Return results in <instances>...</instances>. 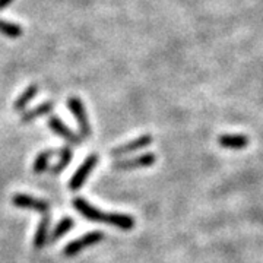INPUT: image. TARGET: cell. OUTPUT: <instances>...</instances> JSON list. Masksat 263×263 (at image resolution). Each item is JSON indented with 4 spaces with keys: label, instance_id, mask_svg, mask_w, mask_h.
<instances>
[{
    "label": "cell",
    "instance_id": "1",
    "mask_svg": "<svg viewBox=\"0 0 263 263\" xmlns=\"http://www.w3.org/2000/svg\"><path fill=\"white\" fill-rule=\"evenodd\" d=\"M73 206L85 218H88L91 221H95V222H103V224L117 227V228H122V230H132L135 227V219L130 215H124V214H104L100 209L89 205L82 197L73 199Z\"/></svg>",
    "mask_w": 263,
    "mask_h": 263
},
{
    "label": "cell",
    "instance_id": "2",
    "mask_svg": "<svg viewBox=\"0 0 263 263\" xmlns=\"http://www.w3.org/2000/svg\"><path fill=\"white\" fill-rule=\"evenodd\" d=\"M67 105H69V110L75 116L76 122L79 124L81 135L84 138L91 136V126H89V120H88V116H86V111H85V107L82 101L78 97H70L67 100Z\"/></svg>",
    "mask_w": 263,
    "mask_h": 263
},
{
    "label": "cell",
    "instance_id": "3",
    "mask_svg": "<svg viewBox=\"0 0 263 263\" xmlns=\"http://www.w3.org/2000/svg\"><path fill=\"white\" fill-rule=\"evenodd\" d=\"M103 238H104V234L101 233V231H92V233H88V234L82 235L81 238L70 241V243L65 247L63 254H65V256H73V254L82 252V250L86 249V247H89V246H92L95 245V243H98V241H101Z\"/></svg>",
    "mask_w": 263,
    "mask_h": 263
},
{
    "label": "cell",
    "instance_id": "4",
    "mask_svg": "<svg viewBox=\"0 0 263 263\" xmlns=\"http://www.w3.org/2000/svg\"><path fill=\"white\" fill-rule=\"evenodd\" d=\"M97 162H98V155H95V154L89 155V157L84 161V164H82L79 168L76 170V173L73 174V177H72L70 181H69V187H70V190L76 192V190H79V189L82 187L84 181L86 180V177L89 176V173L94 170Z\"/></svg>",
    "mask_w": 263,
    "mask_h": 263
},
{
    "label": "cell",
    "instance_id": "5",
    "mask_svg": "<svg viewBox=\"0 0 263 263\" xmlns=\"http://www.w3.org/2000/svg\"><path fill=\"white\" fill-rule=\"evenodd\" d=\"M157 161V157L154 154H143L136 158L124 161H117L114 164V168L117 170H135V168H145V167H151L154 165Z\"/></svg>",
    "mask_w": 263,
    "mask_h": 263
},
{
    "label": "cell",
    "instance_id": "6",
    "mask_svg": "<svg viewBox=\"0 0 263 263\" xmlns=\"http://www.w3.org/2000/svg\"><path fill=\"white\" fill-rule=\"evenodd\" d=\"M152 143V136L151 135H143V136H139L136 139H133L129 143H124L122 146H117L114 148L110 154L113 157H119V155H124V154H130V152H135V151H139L142 148H146Z\"/></svg>",
    "mask_w": 263,
    "mask_h": 263
},
{
    "label": "cell",
    "instance_id": "7",
    "mask_svg": "<svg viewBox=\"0 0 263 263\" xmlns=\"http://www.w3.org/2000/svg\"><path fill=\"white\" fill-rule=\"evenodd\" d=\"M12 203L15 206L19 208H28V209H34L37 212H47L48 203L41 200V199H35V197L28 196V195H15L12 199Z\"/></svg>",
    "mask_w": 263,
    "mask_h": 263
},
{
    "label": "cell",
    "instance_id": "8",
    "mask_svg": "<svg viewBox=\"0 0 263 263\" xmlns=\"http://www.w3.org/2000/svg\"><path fill=\"white\" fill-rule=\"evenodd\" d=\"M48 126H50V129L57 133V135H60L62 138H65L66 141H69L70 143H76V145H79L81 143V139L76 136L73 132L70 130L67 126H66L65 123L62 122L57 116H51V117H48Z\"/></svg>",
    "mask_w": 263,
    "mask_h": 263
},
{
    "label": "cell",
    "instance_id": "9",
    "mask_svg": "<svg viewBox=\"0 0 263 263\" xmlns=\"http://www.w3.org/2000/svg\"><path fill=\"white\" fill-rule=\"evenodd\" d=\"M219 145L228 149H243L249 145V138L245 135H222L219 138Z\"/></svg>",
    "mask_w": 263,
    "mask_h": 263
},
{
    "label": "cell",
    "instance_id": "10",
    "mask_svg": "<svg viewBox=\"0 0 263 263\" xmlns=\"http://www.w3.org/2000/svg\"><path fill=\"white\" fill-rule=\"evenodd\" d=\"M54 108V101H44V103H41L37 107H34V108H31L28 111H25L24 116L21 117V122L22 123H29V122H34L35 119L38 117H41V116H44V114H48L51 110Z\"/></svg>",
    "mask_w": 263,
    "mask_h": 263
},
{
    "label": "cell",
    "instance_id": "11",
    "mask_svg": "<svg viewBox=\"0 0 263 263\" xmlns=\"http://www.w3.org/2000/svg\"><path fill=\"white\" fill-rule=\"evenodd\" d=\"M37 92H38L37 85H29L28 88H27L22 94L19 95L18 100L15 101V104H13V110H15V111H22V110H25V107H27V105H28V104L35 98Z\"/></svg>",
    "mask_w": 263,
    "mask_h": 263
},
{
    "label": "cell",
    "instance_id": "12",
    "mask_svg": "<svg viewBox=\"0 0 263 263\" xmlns=\"http://www.w3.org/2000/svg\"><path fill=\"white\" fill-rule=\"evenodd\" d=\"M72 227H73V219L69 218V216H67V218H63V219L57 224L56 228L53 230V233L50 235V241H56L60 237H63Z\"/></svg>",
    "mask_w": 263,
    "mask_h": 263
},
{
    "label": "cell",
    "instance_id": "13",
    "mask_svg": "<svg viewBox=\"0 0 263 263\" xmlns=\"http://www.w3.org/2000/svg\"><path fill=\"white\" fill-rule=\"evenodd\" d=\"M47 228H48V216H44L40 222L37 230V234L34 238V246L35 249H41L46 245V240H47Z\"/></svg>",
    "mask_w": 263,
    "mask_h": 263
},
{
    "label": "cell",
    "instance_id": "14",
    "mask_svg": "<svg viewBox=\"0 0 263 263\" xmlns=\"http://www.w3.org/2000/svg\"><path fill=\"white\" fill-rule=\"evenodd\" d=\"M0 32L9 38H18L22 35V28L16 24H12V22L0 19Z\"/></svg>",
    "mask_w": 263,
    "mask_h": 263
},
{
    "label": "cell",
    "instance_id": "15",
    "mask_svg": "<svg viewBox=\"0 0 263 263\" xmlns=\"http://www.w3.org/2000/svg\"><path fill=\"white\" fill-rule=\"evenodd\" d=\"M59 154L57 151H46V152H41L37 157V160L34 162V173H43L44 170L48 167V160L54 155Z\"/></svg>",
    "mask_w": 263,
    "mask_h": 263
},
{
    "label": "cell",
    "instance_id": "16",
    "mask_svg": "<svg viewBox=\"0 0 263 263\" xmlns=\"http://www.w3.org/2000/svg\"><path fill=\"white\" fill-rule=\"evenodd\" d=\"M59 154L62 155V158H60V161L51 168V173H53V174H57V173L63 171V170L69 165L70 160H72V151H70V148H67V146H65L63 149L59 151Z\"/></svg>",
    "mask_w": 263,
    "mask_h": 263
},
{
    "label": "cell",
    "instance_id": "17",
    "mask_svg": "<svg viewBox=\"0 0 263 263\" xmlns=\"http://www.w3.org/2000/svg\"><path fill=\"white\" fill-rule=\"evenodd\" d=\"M12 2H13V0H0V10L5 9L6 6H9Z\"/></svg>",
    "mask_w": 263,
    "mask_h": 263
}]
</instances>
